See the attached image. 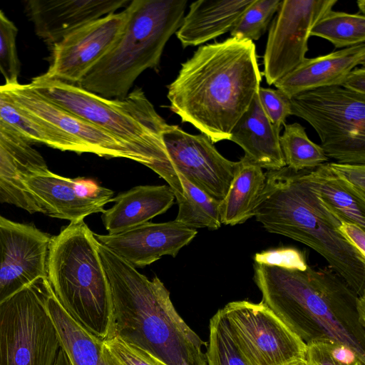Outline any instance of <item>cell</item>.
Listing matches in <instances>:
<instances>
[{"label": "cell", "mask_w": 365, "mask_h": 365, "mask_svg": "<svg viewBox=\"0 0 365 365\" xmlns=\"http://www.w3.org/2000/svg\"><path fill=\"white\" fill-rule=\"evenodd\" d=\"M162 140L176 173L217 201L225 197L238 161L222 156L205 135H192L175 125L167 124Z\"/></svg>", "instance_id": "4fadbf2b"}, {"label": "cell", "mask_w": 365, "mask_h": 365, "mask_svg": "<svg viewBox=\"0 0 365 365\" xmlns=\"http://www.w3.org/2000/svg\"><path fill=\"white\" fill-rule=\"evenodd\" d=\"M351 92L365 96V68H355L346 76L340 86Z\"/></svg>", "instance_id": "ab89813d"}, {"label": "cell", "mask_w": 365, "mask_h": 365, "mask_svg": "<svg viewBox=\"0 0 365 365\" xmlns=\"http://www.w3.org/2000/svg\"><path fill=\"white\" fill-rule=\"evenodd\" d=\"M51 238L34 225L0 215V303L47 277Z\"/></svg>", "instance_id": "9a60e30c"}, {"label": "cell", "mask_w": 365, "mask_h": 365, "mask_svg": "<svg viewBox=\"0 0 365 365\" xmlns=\"http://www.w3.org/2000/svg\"><path fill=\"white\" fill-rule=\"evenodd\" d=\"M306 174L312 189L336 218L365 229V200L351 191L328 163L307 170Z\"/></svg>", "instance_id": "484cf974"}, {"label": "cell", "mask_w": 365, "mask_h": 365, "mask_svg": "<svg viewBox=\"0 0 365 365\" xmlns=\"http://www.w3.org/2000/svg\"><path fill=\"white\" fill-rule=\"evenodd\" d=\"M365 43L315 58H306L274 86L287 98L322 87L340 86L347 74L359 65L364 66Z\"/></svg>", "instance_id": "ffe728a7"}, {"label": "cell", "mask_w": 365, "mask_h": 365, "mask_svg": "<svg viewBox=\"0 0 365 365\" xmlns=\"http://www.w3.org/2000/svg\"><path fill=\"white\" fill-rule=\"evenodd\" d=\"M41 279L0 303V365H53L60 346Z\"/></svg>", "instance_id": "9c48e42d"}, {"label": "cell", "mask_w": 365, "mask_h": 365, "mask_svg": "<svg viewBox=\"0 0 365 365\" xmlns=\"http://www.w3.org/2000/svg\"><path fill=\"white\" fill-rule=\"evenodd\" d=\"M262 302L306 344L333 341L365 359V296L331 268L286 269L254 264Z\"/></svg>", "instance_id": "7a4b0ae2"}, {"label": "cell", "mask_w": 365, "mask_h": 365, "mask_svg": "<svg viewBox=\"0 0 365 365\" xmlns=\"http://www.w3.org/2000/svg\"><path fill=\"white\" fill-rule=\"evenodd\" d=\"M221 309L248 365H287L305 359L307 344L263 302L234 301Z\"/></svg>", "instance_id": "30bf717a"}, {"label": "cell", "mask_w": 365, "mask_h": 365, "mask_svg": "<svg viewBox=\"0 0 365 365\" xmlns=\"http://www.w3.org/2000/svg\"><path fill=\"white\" fill-rule=\"evenodd\" d=\"M281 130L275 128L266 115L258 97L233 128L230 140L240 146L250 162L268 171L286 166L279 144Z\"/></svg>", "instance_id": "7402d4cb"}, {"label": "cell", "mask_w": 365, "mask_h": 365, "mask_svg": "<svg viewBox=\"0 0 365 365\" xmlns=\"http://www.w3.org/2000/svg\"><path fill=\"white\" fill-rule=\"evenodd\" d=\"M336 3L337 0L281 1L269 28L263 56V74L269 86L306 58L312 28Z\"/></svg>", "instance_id": "8fae6325"}, {"label": "cell", "mask_w": 365, "mask_h": 365, "mask_svg": "<svg viewBox=\"0 0 365 365\" xmlns=\"http://www.w3.org/2000/svg\"><path fill=\"white\" fill-rule=\"evenodd\" d=\"M128 12L113 13L89 22L56 43L48 71L42 76L78 84L120 36Z\"/></svg>", "instance_id": "5bb4252c"}, {"label": "cell", "mask_w": 365, "mask_h": 365, "mask_svg": "<svg viewBox=\"0 0 365 365\" xmlns=\"http://www.w3.org/2000/svg\"><path fill=\"white\" fill-rule=\"evenodd\" d=\"M255 264L286 269L304 270L308 267L304 254L293 247H279L257 252Z\"/></svg>", "instance_id": "8d00e7d4"}, {"label": "cell", "mask_w": 365, "mask_h": 365, "mask_svg": "<svg viewBox=\"0 0 365 365\" xmlns=\"http://www.w3.org/2000/svg\"><path fill=\"white\" fill-rule=\"evenodd\" d=\"M357 6L359 9V11L361 13V14L364 15L365 13V0H359L357 1Z\"/></svg>", "instance_id": "b9f144b4"}, {"label": "cell", "mask_w": 365, "mask_h": 365, "mask_svg": "<svg viewBox=\"0 0 365 365\" xmlns=\"http://www.w3.org/2000/svg\"><path fill=\"white\" fill-rule=\"evenodd\" d=\"M306 173L287 166L265 173L256 220L269 232L315 250L359 297L365 296V258L341 234L340 221L318 198Z\"/></svg>", "instance_id": "277c9868"}, {"label": "cell", "mask_w": 365, "mask_h": 365, "mask_svg": "<svg viewBox=\"0 0 365 365\" xmlns=\"http://www.w3.org/2000/svg\"><path fill=\"white\" fill-rule=\"evenodd\" d=\"M292 113L308 122L326 156L365 165V96L341 86L322 87L289 99Z\"/></svg>", "instance_id": "ba28073f"}, {"label": "cell", "mask_w": 365, "mask_h": 365, "mask_svg": "<svg viewBox=\"0 0 365 365\" xmlns=\"http://www.w3.org/2000/svg\"><path fill=\"white\" fill-rule=\"evenodd\" d=\"M280 0H254L236 21L231 37L257 41L267 31L275 15Z\"/></svg>", "instance_id": "1f68e13d"}, {"label": "cell", "mask_w": 365, "mask_h": 365, "mask_svg": "<svg viewBox=\"0 0 365 365\" xmlns=\"http://www.w3.org/2000/svg\"><path fill=\"white\" fill-rule=\"evenodd\" d=\"M197 234L176 220L148 222L115 235L94 233L96 240L132 266L144 267L164 255L175 257Z\"/></svg>", "instance_id": "e0dca14e"}, {"label": "cell", "mask_w": 365, "mask_h": 365, "mask_svg": "<svg viewBox=\"0 0 365 365\" xmlns=\"http://www.w3.org/2000/svg\"><path fill=\"white\" fill-rule=\"evenodd\" d=\"M103 348L110 365H164L148 353L117 336L104 339Z\"/></svg>", "instance_id": "e575fe53"}, {"label": "cell", "mask_w": 365, "mask_h": 365, "mask_svg": "<svg viewBox=\"0 0 365 365\" xmlns=\"http://www.w3.org/2000/svg\"><path fill=\"white\" fill-rule=\"evenodd\" d=\"M187 4L186 0L130 1L120 36L77 85L106 98H125L144 71L159 65L167 42L180 26Z\"/></svg>", "instance_id": "5b68a950"}, {"label": "cell", "mask_w": 365, "mask_h": 365, "mask_svg": "<svg viewBox=\"0 0 365 365\" xmlns=\"http://www.w3.org/2000/svg\"><path fill=\"white\" fill-rule=\"evenodd\" d=\"M128 0H29L26 11L51 48L82 26L126 7Z\"/></svg>", "instance_id": "ac0fdd59"}, {"label": "cell", "mask_w": 365, "mask_h": 365, "mask_svg": "<svg viewBox=\"0 0 365 365\" xmlns=\"http://www.w3.org/2000/svg\"><path fill=\"white\" fill-rule=\"evenodd\" d=\"M53 365H71L64 351L60 348Z\"/></svg>", "instance_id": "60d3db41"}, {"label": "cell", "mask_w": 365, "mask_h": 365, "mask_svg": "<svg viewBox=\"0 0 365 365\" xmlns=\"http://www.w3.org/2000/svg\"><path fill=\"white\" fill-rule=\"evenodd\" d=\"M0 91L23 110L68 136L78 154L90 153L107 158H127L151 170L155 167L154 162L147 156L104 130L46 100L29 84L1 85Z\"/></svg>", "instance_id": "7c38bea8"}, {"label": "cell", "mask_w": 365, "mask_h": 365, "mask_svg": "<svg viewBox=\"0 0 365 365\" xmlns=\"http://www.w3.org/2000/svg\"><path fill=\"white\" fill-rule=\"evenodd\" d=\"M341 181L357 197L365 200V165L328 163Z\"/></svg>", "instance_id": "74e56055"}, {"label": "cell", "mask_w": 365, "mask_h": 365, "mask_svg": "<svg viewBox=\"0 0 365 365\" xmlns=\"http://www.w3.org/2000/svg\"><path fill=\"white\" fill-rule=\"evenodd\" d=\"M279 144L286 166L294 172L313 170L328 160L322 147L309 138L298 123L284 125Z\"/></svg>", "instance_id": "f1b7e54d"}, {"label": "cell", "mask_w": 365, "mask_h": 365, "mask_svg": "<svg viewBox=\"0 0 365 365\" xmlns=\"http://www.w3.org/2000/svg\"><path fill=\"white\" fill-rule=\"evenodd\" d=\"M17 33L14 23L0 11V72L5 78V84L19 83L20 62L16 43Z\"/></svg>", "instance_id": "836d02e7"}, {"label": "cell", "mask_w": 365, "mask_h": 365, "mask_svg": "<svg viewBox=\"0 0 365 365\" xmlns=\"http://www.w3.org/2000/svg\"><path fill=\"white\" fill-rule=\"evenodd\" d=\"M23 182L45 215L70 222L103 213L113 196V190L91 180L62 177L48 169L24 175Z\"/></svg>", "instance_id": "2e32d148"}, {"label": "cell", "mask_w": 365, "mask_h": 365, "mask_svg": "<svg viewBox=\"0 0 365 365\" xmlns=\"http://www.w3.org/2000/svg\"><path fill=\"white\" fill-rule=\"evenodd\" d=\"M0 118L31 144L41 143L76 153L71 139L60 130L29 114L0 91Z\"/></svg>", "instance_id": "4316f807"}, {"label": "cell", "mask_w": 365, "mask_h": 365, "mask_svg": "<svg viewBox=\"0 0 365 365\" xmlns=\"http://www.w3.org/2000/svg\"><path fill=\"white\" fill-rule=\"evenodd\" d=\"M98 248L112 297L109 337L141 349L164 365H207L206 343L176 311L161 280H150L98 242Z\"/></svg>", "instance_id": "3957f363"}, {"label": "cell", "mask_w": 365, "mask_h": 365, "mask_svg": "<svg viewBox=\"0 0 365 365\" xmlns=\"http://www.w3.org/2000/svg\"><path fill=\"white\" fill-rule=\"evenodd\" d=\"M47 279L66 312L87 330L109 337L113 303L94 233L83 220L70 222L51 237Z\"/></svg>", "instance_id": "8992f818"}, {"label": "cell", "mask_w": 365, "mask_h": 365, "mask_svg": "<svg viewBox=\"0 0 365 365\" xmlns=\"http://www.w3.org/2000/svg\"><path fill=\"white\" fill-rule=\"evenodd\" d=\"M178 174L182 192L175 195L178 212L175 220L192 228L217 230L222 225L217 201Z\"/></svg>", "instance_id": "83f0119b"}, {"label": "cell", "mask_w": 365, "mask_h": 365, "mask_svg": "<svg viewBox=\"0 0 365 365\" xmlns=\"http://www.w3.org/2000/svg\"><path fill=\"white\" fill-rule=\"evenodd\" d=\"M266 181L262 168L242 157L225 197L220 202L222 225L234 226L255 216Z\"/></svg>", "instance_id": "d4e9b609"}, {"label": "cell", "mask_w": 365, "mask_h": 365, "mask_svg": "<svg viewBox=\"0 0 365 365\" xmlns=\"http://www.w3.org/2000/svg\"><path fill=\"white\" fill-rule=\"evenodd\" d=\"M344 238L365 258V229L356 224L341 221L338 227Z\"/></svg>", "instance_id": "f35d334b"}, {"label": "cell", "mask_w": 365, "mask_h": 365, "mask_svg": "<svg viewBox=\"0 0 365 365\" xmlns=\"http://www.w3.org/2000/svg\"><path fill=\"white\" fill-rule=\"evenodd\" d=\"M258 97L272 124L282 130L287 118L292 115L289 99L277 89L263 87H259Z\"/></svg>", "instance_id": "d590c367"}, {"label": "cell", "mask_w": 365, "mask_h": 365, "mask_svg": "<svg viewBox=\"0 0 365 365\" xmlns=\"http://www.w3.org/2000/svg\"><path fill=\"white\" fill-rule=\"evenodd\" d=\"M310 35L324 38L337 48L364 43L365 16L331 10L314 25Z\"/></svg>", "instance_id": "f546056e"}, {"label": "cell", "mask_w": 365, "mask_h": 365, "mask_svg": "<svg viewBox=\"0 0 365 365\" xmlns=\"http://www.w3.org/2000/svg\"><path fill=\"white\" fill-rule=\"evenodd\" d=\"M305 359L311 365H365V359L352 349L333 341L307 344Z\"/></svg>", "instance_id": "d6a6232c"}, {"label": "cell", "mask_w": 365, "mask_h": 365, "mask_svg": "<svg viewBox=\"0 0 365 365\" xmlns=\"http://www.w3.org/2000/svg\"><path fill=\"white\" fill-rule=\"evenodd\" d=\"M207 365H248L236 348L221 309L210 319Z\"/></svg>", "instance_id": "4dcf8cb0"}, {"label": "cell", "mask_w": 365, "mask_h": 365, "mask_svg": "<svg viewBox=\"0 0 365 365\" xmlns=\"http://www.w3.org/2000/svg\"><path fill=\"white\" fill-rule=\"evenodd\" d=\"M262 81L253 41L230 37L200 46L169 85L170 109L213 143L230 140Z\"/></svg>", "instance_id": "6da1fadb"}, {"label": "cell", "mask_w": 365, "mask_h": 365, "mask_svg": "<svg viewBox=\"0 0 365 365\" xmlns=\"http://www.w3.org/2000/svg\"><path fill=\"white\" fill-rule=\"evenodd\" d=\"M48 169L41 153L0 118V202L34 214L44 212L23 177Z\"/></svg>", "instance_id": "d6986e66"}, {"label": "cell", "mask_w": 365, "mask_h": 365, "mask_svg": "<svg viewBox=\"0 0 365 365\" xmlns=\"http://www.w3.org/2000/svg\"><path fill=\"white\" fill-rule=\"evenodd\" d=\"M38 94L66 111L115 136L155 163L153 170L166 182L176 173L162 140L167 123L140 88L121 99L106 98L77 84L42 75L29 83Z\"/></svg>", "instance_id": "52a82bcc"}, {"label": "cell", "mask_w": 365, "mask_h": 365, "mask_svg": "<svg viewBox=\"0 0 365 365\" xmlns=\"http://www.w3.org/2000/svg\"><path fill=\"white\" fill-rule=\"evenodd\" d=\"M287 365H311L306 359H301Z\"/></svg>", "instance_id": "7bdbcfd3"}, {"label": "cell", "mask_w": 365, "mask_h": 365, "mask_svg": "<svg viewBox=\"0 0 365 365\" xmlns=\"http://www.w3.org/2000/svg\"><path fill=\"white\" fill-rule=\"evenodd\" d=\"M45 303L60 346L71 365H110L104 353L103 340L84 328L66 312L47 279Z\"/></svg>", "instance_id": "cb8c5ba5"}, {"label": "cell", "mask_w": 365, "mask_h": 365, "mask_svg": "<svg viewBox=\"0 0 365 365\" xmlns=\"http://www.w3.org/2000/svg\"><path fill=\"white\" fill-rule=\"evenodd\" d=\"M175 200L169 185H138L113 197L101 219L108 235L124 232L165 213Z\"/></svg>", "instance_id": "44dd1931"}, {"label": "cell", "mask_w": 365, "mask_h": 365, "mask_svg": "<svg viewBox=\"0 0 365 365\" xmlns=\"http://www.w3.org/2000/svg\"><path fill=\"white\" fill-rule=\"evenodd\" d=\"M254 0H199L192 2L177 31L183 47L200 46L230 31Z\"/></svg>", "instance_id": "603a6c76"}]
</instances>
